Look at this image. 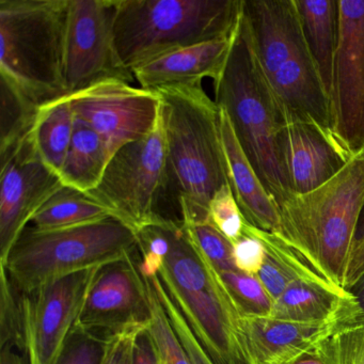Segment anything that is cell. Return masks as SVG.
<instances>
[{"label": "cell", "mask_w": 364, "mask_h": 364, "mask_svg": "<svg viewBox=\"0 0 364 364\" xmlns=\"http://www.w3.org/2000/svg\"><path fill=\"white\" fill-rule=\"evenodd\" d=\"M167 148L168 186L182 223H208L215 193L229 184L220 109L201 85L157 89Z\"/></svg>", "instance_id": "6da1fadb"}, {"label": "cell", "mask_w": 364, "mask_h": 364, "mask_svg": "<svg viewBox=\"0 0 364 364\" xmlns=\"http://www.w3.org/2000/svg\"><path fill=\"white\" fill-rule=\"evenodd\" d=\"M363 205L362 150L323 186L287 198L279 206L278 234L317 272L346 289L347 272Z\"/></svg>", "instance_id": "7a4b0ae2"}, {"label": "cell", "mask_w": 364, "mask_h": 364, "mask_svg": "<svg viewBox=\"0 0 364 364\" xmlns=\"http://www.w3.org/2000/svg\"><path fill=\"white\" fill-rule=\"evenodd\" d=\"M214 89L215 103L229 117L242 151L279 208L293 195L278 153L279 135L287 119L255 55L242 14Z\"/></svg>", "instance_id": "3957f363"}, {"label": "cell", "mask_w": 364, "mask_h": 364, "mask_svg": "<svg viewBox=\"0 0 364 364\" xmlns=\"http://www.w3.org/2000/svg\"><path fill=\"white\" fill-rule=\"evenodd\" d=\"M170 252L161 284L216 364H249L240 304L220 272L188 237L182 221L167 218Z\"/></svg>", "instance_id": "277c9868"}, {"label": "cell", "mask_w": 364, "mask_h": 364, "mask_svg": "<svg viewBox=\"0 0 364 364\" xmlns=\"http://www.w3.org/2000/svg\"><path fill=\"white\" fill-rule=\"evenodd\" d=\"M242 0H114L119 65L133 71L165 55L232 35Z\"/></svg>", "instance_id": "5b68a950"}, {"label": "cell", "mask_w": 364, "mask_h": 364, "mask_svg": "<svg viewBox=\"0 0 364 364\" xmlns=\"http://www.w3.org/2000/svg\"><path fill=\"white\" fill-rule=\"evenodd\" d=\"M69 0L0 1V72L36 106L69 95L65 80Z\"/></svg>", "instance_id": "8992f818"}, {"label": "cell", "mask_w": 364, "mask_h": 364, "mask_svg": "<svg viewBox=\"0 0 364 364\" xmlns=\"http://www.w3.org/2000/svg\"><path fill=\"white\" fill-rule=\"evenodd\" d=\"M138 248L137 232L116 218L65 229L27 227L0 265L18 295H28L71 274L127 261Z\"/></svg>", "instance_id": "52a82bcc"}, {"label": "cell", "mask_w": 364, "mask_h": 364, "mask_svg": "<svg viewBox=\"0 0 364 364\" xmlns=\"http://www.w3.org/2000/svg\"><path fill=\"white\" fill-rule=\"evenodd\" d=\"M167 188V148L161 112L151 134L116 152L99 186L88 195L138 233L161 216L157 208Z\"/></svg>", "instance_id": "ba28073f"}, {"label": "cell", "mask_w": 364, "mask_h": 364, "mask_svg": "<svg viewBox=\"0 0 364 364\" xmlns=\"http://www.w3.org/2000/svg\"><path fill=\"white\" fill-rule=\"evenodd\" d=\"M103 268L71 274L21 296L23 353L28 364L57 363Z\"/></svg>", "instance_id": "9c48e42d"}, {"label": "cell", "mask_w": 364, "mask_h": 364, "mask_svg": "<svg viewBox=\"0 0 364 364\" xmlns=\"http://www.w3.org/2000/svg\"><path fill=\"white\" fill-rule=\"evenodd\" d=\"M68 97L76 118L99 134L112 157L151 134L161 116L156 90L137 88L117 78L95 82Z\"/></svg>", "instance_id": "30bf717a"}, {"label": "cell", "mask_w": 364, "mask_h": 364, "mask_svg": "<svg viewBox=\"0 0 364 364\" xmlns=\"http://www.w3.org/2000/svg\"><path fill=\"white\" fill-rule=\"evenodd\" d=\"M340 36L329 91L331 131L355 156L364 150V0H338Z\"/></svg>", "instance_id": "8fae6325"}, {"label": "cell", "mask_w": 364, "mask_h": 364, "mask_svg": "<svg viewBox=\"0 0 364 364\" xmlns=\"http://www.w3.org/2000/svg\"><path fill=\"white\" fill-rule=\"evenodd\" d=\"M114 18V0H69L65 59L69 95L110 78L135 80L119 65Z\"/></svg>", "instance_id": "7c38bea8"}, {"label": "cell", "mask_w": 364, "mask_h": 364, "mask_svg": "<svg viewBox=\"0 0 364 364\" xmlns=\"http://www.w3.org/2000/svg\"><path fill=\"white\" fill-rule=\"evenodd\" d=\"M0 264H5L40 208L65 185L42 161L29 133L0 150Z\"/></svg>", "instance_id": "4fadbf2b"}, {"label": "cell", "mask_w": 364, "mask_h": 364, "mask_svg": "<svg viewBox=\"0 0 364 364\" xmlns=\"http://www.w3.org/2000/svg\"><path fill=\"white\" fill-rule=\"evenodd\" d=\"M150 325L146 282L133 257L100 272L78 328L104 336Z\"/></svg>", "instance_id": "5bb4252c"}, {"label": "cell", "mask_w": 364, "mask_h": 364, "mask_svg": "<svg viewBox=\"0 0 364 364\" xmlns=\"http://www.w3.org/2000/svg\"><path fill=\"white\" fill-rule=\"evenodd\" d=\"M278 153L293 195H304L323 186L353 159L331 132L301 121H289L283 127Z\"/></svg>", "instance_id": "9a60e30c"}, {"label": "cell", "mask_w": 364, "mask_h": 364, "mask_svg": "<svg viewBox=\"0 0 364 364\" xmlns=\"http://www.w3.org/2000/svg\"><path fill=\"white\" fill-rule=\"evenodd\" d=\"M341 321L298 323L246 312L242 318L249 364H294L313 353Z\"/></svg>", "instance_id": "2e32d148"}, {"label": "cell", "mask_w": 364, "mask_h": 364, "mask_svg": "<svg viewBox=\"0 0 364 364\" xmlns=\"http://www.w3.org/2000/svg\"><path fill=\"white\" fill-rule=\"evenodd\" d=\"M242 16L259 65L270 78L304 44L295 0H242Z\"/></svg>", "instance_id": "e0dca14e"}, {"label": "cell", "mask_w": 364, "mask_h": 364, "mask_svg": "<svg viewBox=\"0 0 364 364\" xmlns=\"http://www.w3.org/2000/svg\"><path fill=\"white\" fill-rule=\"evenodd\" d=\"M236 31L227 37L188 46L155 59L134 70V78L141 88L148 90L176 85L197 86L202 85L204 78L216 82L227 65Z\"/></svg>", "instance_id": "ac0fdd59"}, {"label": "cell", "mask_w": 364, "mask_h": 364, "mask_svg": "<svg viewBox=\"0 0 364 364\" xmlns=\"http://www.w3.org/2000/svg\"><path fill=\"white\" fill-rule=\"evenodd\" d=\"M268 80L287 122H313L332 133L329 95L306 43Z\"/></svg>", "instance_id": "d6986e66"}, {"label": "cell", "mask_w": 364, "mask_h": 364, "mask_svg": "<svg viewBox=\"0 0 364 364\" xmlns=\"http://www.w3.org/2000/svg\"><path fill=\"white\" fill-rule=\"evenodd\" d=\"M219 109L228 178L240 210L249 225L262 231L278 233L280 230L278 205L247 159L234 133L229 117L225 110Z\"/></svg>", "instance_id": "ffe728a7"}, {"label": "cell", "mask_w": 364, "mask_h": 364, "mask_svg": "<svg viewBox=\"0 0 364 364\" xmlns=\"http://www.w3.org/2000/svg\"><path fill=\"white\" fill-rule=\"evenodd\" d=\"M350 291L326 280L291 283L274 300L269 316L298 323H346L353 304Z\"/></svg>", "instance_id": "44dd1931"}, {"label": "cell", "mask_w": 364, "mask_h": 364, "mask_svg": "<svg viewBox=\"0 0 364 364\" xmlns=\"http://www.w3.org/2000/svg\"><path fill=\"white\" fill-rule=\"evenodd\" d=\"M304 43L329 95L340 36L338 0H295Z\"/></svg>", "instance_id": "7402d4cb"}, {"label": "cell", "mask_w": 364, "mask_h": 364, "mask_svg": "<svg viewBox=\"0 0 364 364\" xmlns=\"http://www.w3.org/2000/svg\"><path fill=\"white\" fill-rule=\"evenodd\" d=\"M112 159L107 146L99 134L76 118L73 136L61 169V182L82 193L95 191Z\"/></svg>", "instance_id": "603a6c76"}, {"label": "cell", "mask_w": 364, "mask_h": 364, "mask_svg": "<svg viewBox=\"0 0 364 364\" xmlns=\"http://www.w3.org/2000/svg\"><path fill=\"white\" fill-rule=\"evenodd\" d=\"M247 229L263 242L266 259L257 274L272 301L291 284L301 280H328L278 233L262 231L247 223ZM331 282V281H330ZM333 283V282H332Z\"/></svg>", "instance_id": "cb8c5ba5"}, {"label": "cell", "mask_w": 364, "mask_h": 364, "mask_svg": "<svg viewBox=\"0 0 364 364\" xmlns=\"http://www.w3.org/2000/svg\"><path fill=\"white\" fill-rule=\"evenodd\" d=\"M75 114L68 95L40 106L29 138L42 161L60 174L74 132Z\"/></svg>", "instance_id": "d4e9b609"}, {"label": "cell", "mask_w": 364, "mask_h": 364, "mask_svg": "<svg viewBox=\"0 0 364 364\" xmlns=\"http://www.w3.org/2000/svg\"><path fill=\"white\" fill-rule=\"evenodd\" d=\"M114 218L87 193L63 186L35 215L31 223L39 230L65 229Z\"/></svg>", "instance_id": "484cf974"}, {"label": "cell", "mask_w": 364, "mask_h": 364, "mask_svg": "<svg viewBox=\"0 0 364 364\" xmlns=\"http://www.w3.org/2000/svg\"><path fill=\"white\" fill-rule=\"evenodd\" d=\"M144 279L150 311L149 332L156 347L161 364H191V359L159 300L154 285L150 279L146 277Z\"/></svg>", "instance_id": "4316f807"}, {"label": "cell", "mask_w": 364, "mask_h": 364, "mask_svg": "<svg viewBox=\"0 0 364 364\" xmlns=\"http://www.w3.org/2000/svg\"><path fill=\"white\" fill-rule=\"evenodd\" d=\"M0 150L14 146L28 135L39 107L1 80Z\"/></svg>", "instance_id": "83f0119b"}, {"label": "cell", "mask_w": 364, "mask_h": 364, "mask_svg": "<svg viewBox=\"0 0 364 364\" xmlns=\"http://www.w3.org/2000/svg\"><path fill=\"white\" fill-rule=\"evenodd\" d=\"M312 353L325 364H364V321L341 325Z\"/></svg>", "instance_id": "f1b7e54d"}, {"label": "cell", "mask_w": 364, "mask_h": 364, "mask_svg": "<svg viewBox=\"0 0 364 364\" xmlns=\"http://www.w3.org/2000/svg\"><path fill=\"white\" fill-rule=\"evenodd\" d=\"M182 221V220H181ZM188 237L219 272H234L233 244L210 223H182Z\"/></svg>", "instance_id": "f546056e"}, {"label": "cell", "mask_w": 364, "mask_h": 364, "mask_svg": "<svg viewBox=\"0 0 364 364\" xmlns=\"http://www.w3.org/2000/svg\"><path fill=\"white\" fill-rule=\"evenodd\" d=\"M112 336H104L77 328L56 364H108Z\"/></svg>", "instance_id": "4dcf8cb0"}, {"label": "cell", "mask_w": 364, "mask_h": 364, "mask_svg": "<svg viewBox=\"0 0 364 364\" xmlns=\"http://www.w3.org/2000/svg\"><path fill=\"white\" fill-rule=\"evenodd\" d=\"M7 344L23 353L22 304L5 266L0 265V347Z\"/></svg>", "instance_id": "1f68e13d"}, {"label": "cell", "mask_w": 364, "mask_h": 364, "mask_svg": "<svg viewBox=\"0 0 364 364\" xmlns=\"http://www.w3.org/2000/svg\"><path fill=\"white\" fill-rule=\"evenodd\" d=\"M208 223L232 244L244 235L247 221L230 185L221 187L210 200Z\"/></svg>", "instance_id": "d6a6232c"}, {"label": "cell", "mask_w": 364, "mask_h": 364, "mask_svg": "<svg viewBox=\"0 0 364 364\" xmlns=\"http://www.w3.org/2000/svg\"><path fill=\"white\" fill-rule=\"evenodd\" d=\"M150 280L152 284L154 285L155 289H156L159 300L163 304L164 308H165L166 312L169 316L170 321H171L181 343H182L189 359H191V364H216L214 360L210 358V355H208V351L202 346L196 334L193 333L191 326L187 323L186 318L181 312L180 309L176 306L173 300L168 295L165 287L161 284L159 277H153Z\"/></svg>", "instance_id": "836d02e7"}, {"label": "cell", "mask_w": 364, "mask_h": 364, "mask_svg": "<svg viewBox=\"0 0 364 364\" xmlns=\"http://www.w3.org/2000/svg\"><path fill=\"white\" fill-rule=\"evenodd\" d=\"M220 274L246 312L269 315L274 301L257 277L238 270Z\"/></svg>", "instance_id": "e575fe53"}, {"label": "cell", "mask_w": 364, "mask_h": 364, "mask_svg": "<svg viewBox=\"0 0 364 364\" xmlns=\"http://www.w3.org/2000/svg\"><path fill=\"white\" fill-rule=\"evenodd\" d=\"M236 269L250 276H257L266 259L263 242L245 227L244 235L233 244Z\"/></svg>", "instance_id": "d590c367"}, {"label": "cell", "mask_w": 364, "mask_h": 364, "mask_svg": "<svg viewBox=\"0 0 364 364\" xmlns=\"http://www.w3.org/2000/svg\"><path fill=\"white\" fill-rule=\"evenodd\" d=\"M149 328V327H148ZM148 328H136L112 336V349L108 364H134L137 336Z\"/></svg>", "instance_id": "8d00e7d4"}, {"label": "cell", "mask_w": 364, "mask_h": 364, "mask_svg": "<svg viewBox=\"0 0 364 364\" xmlns=\"http://www.w3.org/2000/svg\"><path fill=\"white\" fill-rule=\"evenodd\" d=\"M364 277V223L359 225L346 277V289L350 291Z\"/></svg>", "instance_id": "74e56055"}, {"label": "cell", "mask_w": 364, "mask_h": 364, "mask_svg": "<svg viewBox=\"0 0 364 364\" xmlns=\"http://www.w3.org/2000/svg\"><path fill=\"white\" fill-rule=\"evenodd\" d=\"M134 364H161L149 328L137 336L134 350Z\"/></svg>", "instance_id": "f35d334b"}, {"label": "cell", "mask_w": 364, "mask_h": 364, "mask_svg": "<svg viewBox=\"0 0 364 364\" xmlns=\"http://www.w3.org/2000/svg\"><path fill=\"white\" fill-rule=\"evenodd\" d=\"M350 293L353 295V304H351L348 318L345 323L364 321V277L351 289Z\"/></svg>", "instance_id": "ab89813d"}, {"label": "cell", "mask_w": 364, "mask_h": 364, "mask_svg": "<svg viewBox=\"0 0 364 364\" xmlns=\"http://www.w3.org/2000/svg\"><path fill=\"white\" fill-rule=\"evenodd\" d=\"M0 348V364H28L26 357L18 353L20 349L16 345L7 344Z\"/></svg>", "instance_id": "60d3db41"}, {"label": "cell", "mask_w": 364, "mask_h": 364, "mask_svg": "<svg viewBox=\"0 0 364 364\" xmlns=\"http://www.w3.org/2000/svg\"><path fill=\"white\" fill-rule=\"evenodd\" d=\"M294 364H325L321 360H319L316 355H313L312 353L309 355H304L301 359L298 360Z\"/></svg>", "instance_id": "b9f144b4"}, {"label": "cell", "mask_w": 364, "mask_h": 364, "mask_svg": "<svg viewBox=\"0 0 364 364\" xmlns=\"http://www.w3.org/2000/svg\"><path fill=\"white\" fill-rule=\"evenodd\" d=\"M364 223V205H363V210H362L361 218H360L359 225H362V223ZM358 228H359V227H358Z\"/></svg>", "instance_id": "7bdbcfd3"}]
</instances>
